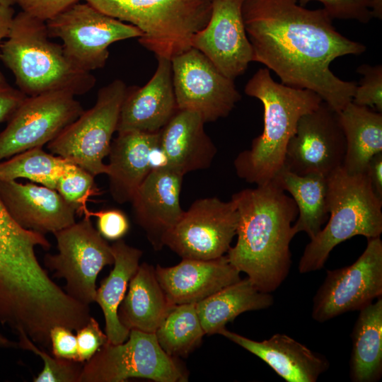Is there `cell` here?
Here are the masks:
<instances>
[{
	"label": "cell",
	"mask_w": 382,
	"mask_h": 382,
	"mask_svg": "<svg viewBox=\"0 0 382 382\" xmlns=\"http://www.w3.org/2000/svg\"><path fill=\"white\" fill-rule=\"evenodd\" d=\"M242 16L253 62L284 85L313 91L337 112L352 102L357 83L340 79L330 66L366 47L340 34L323 8L307 9L297 0H244Z\"/></svg>",
	"instance_id": "1"
},
{
	"label": "cell",
	"mask_w": 382,
	"mask_h": 382,
	"mask_svg": "<svg viewBox=\"0 0 382 382\" xmlns=\"http://www.w3.org/2000/svg\"><path fill=\"white\" fill-rule=\"evenodd\" d=\"M231 199L238 214V238L226 256L260 291L271 293L289 273L296 204L274 180L241 190Z\"/></svg>",
	"instance_id": "2"
},
{
	"label": "cell",
	"mask_w": 382,
	"mask_h": 382,
	"mask_svg": "<svg viewBox=\"0 0 382 382\" xmlns=\"http://www.w3.org/2000/svg\"><path fill=\"white\" fill-rule=\"evenodd\" d=\"M245 93L262 103L264 127L250 149L237 156L234 167L239 178L259 185L272 180L282 169L288 142L300 117L323 100L311 90L276 82L267 68L257 70L246 83Z\"/></svg>",
	"instance_id": "3"
},
{
	"label": "cell",
	"mask_w": 382,
	"mask_h": 382,
	"mask_svg": "<svg viewBox=\"0 0 382 382\" xmlns=\"http://www.w3.org/2000/svg\"><path fill=\"white\" fill-rule=\"evenodd\" d=\"M6 38L0 59L27 96L55 91L79 96L95 86L91 72L76 66L62 46L50 40L46 22L22 11L13 16Z\"/></svg>",
	"instance_id": "4"
},
{
	"label": "cell",
	"mask_w": 382,
	"mask_h": 382,
	"mask_svg": "<svg viewBox=\"0 0 382 382\" xmlns=\"http://www.w3.org/2000/svg\"><path fill=\"white\" fill-rule=\"evenodd\" d=\"M327 208L323 228L306 245L299 262L301 274L322 269L332 249L356 236L367 239L382 233V199L366 174H350L342 166L327 176Z\"/></svg>",
	"instance_id": "5"
},
{
	"label": "cell",
	"mask_w": 382,
	"mask_h": 382,
	"mask_svg": "<svg viewBox=\"0 0 382 382\" xmlns=\"http://www.w3.org/2000/svg\"><path fill=\"white\" fill-rule=\"evenodd\" d=\"M102 13L137 27L139 43L156 57L171 60L191 47L207 24L212 0H85Z\"/></svg>",
	"instance_id": "6"
},
{
	"label": "cell",
	"mask_w": 382,
	"mask_h": 382,
	"mask_svg": "<svg viewBox=\"0 0 382 382\" xmlns=\"http://www.w3.org/2000/svg\"><path fill=\"white\" fill-rule=\"evenodd\" d=\"M188 373L167 354L155 333L130 330L126 341L107 342L83 363L79 382H124L131 378L156 382H184Z\"/></svg>",
	"instance_id": "7"
},
{
	"label": "cell",
	"mask_w": 382,
	"mask_h": 382,
	"mask_svg": "<svg viewBox=\"0 0 382 382\" xmlns=\"http://www.w3.org/2000/svg\"><path fill=\"white\" fill-rule=\"evenodd\" d=\"M127 87L116 79L101 88L93 107L84 110L47 144L51 154L84 168L92 175L107 174L103 158L109 154Z\"/></svg>",
	"instance_id": "8"
},
{
	"label": "cell",
	"mask_w": 382,
	"mask_h": 382,
	"mask_svg": "<svg viewBox=\"0 0 382 382\" xmlns=\"http://www.w3.org/2000/svg\"><path fill=\"white\" fill-rule=\"evenodd\" d=\"M46 25L50 37L62 40L66 57L88 72L105 65L111 44L142 36L137 27L109 16L87 2L72 5L46 21Z\"/></svg>",
	"instance_id": "9"
},
{
	"label": "cell",
	"mask_w": 382,
	"mask_h": 382,
	"mask_svg": "<svg viewBox=\"0 0 382 382\" xmlns=\"http://www.w3.org/2000/svg\"><path fill=\"white\" fill-rule=\"evenodd\" d=\"M54 234L58 253L47 254L45 264L55 277L65 279L69 296L88 306L95 301L98 274L105 266L114 264L111 246L86 216Z\"/></svg>",
	"instance_id": "10"
},
{
	"label": "cell",
	"mask_w": 382,
	"mask_h": 382,
	"mask_svg": "<svg viewBox=\"0 0 382 382\" xmlns=\"http://www.w3.org/2000/svg\"><path fill=\"white\" fill-rule=\"evenodd\" d=\"M238 214L235 202L217 197L195 201L164 236L163 245L182 258L212 260L224 255L236 235Z\"/></svg>",
	"instance_id": "11"
},
{
	"label": "cell",
	"mask_w": 382,
	"mask_h": 382,
	"mask_svg": "<svg viewBox=\"0 0 382 382\" xmlns=\"http://www.w3.org/2000/svg\"><path fill=\"white\" fill-rule=\"evenodd\" d=\"M363 253L352 265L328 270L313 299L311 316L324 323L360 311L382 296V241L369 238Z\"/></svg>",
	"instance_id": "12"
},
{
	"label": "cell",
	"mask_w": 382,
	"mask_h": 382,
	"mask_svg": "<svg viewBox=\"0 0 382 382\" xmlns=\"http://www.w3.org/2000/svg\"><path fill=\"white\" fill-rule=\"evenodd\" d=\"M170 61L178 110L195 112L206 123L227 117L240 100L233 80L196 48L190 47Z\"/></svg>",
	"instance_id": "13"
},
{
	"label": "cell",
	"mask_w": 382,
	"mask_h": 382,
	"mask_svg": "<svg viewBox=\"0 0 382 382\" xmlns=\"http://www.w3.org/2000/svg\"><path fill=\"white\" fill-rule=\"evenodd\" d=\"M83 111L68 92L27 96L0 133V161L48 144Z\"/></svg>",
	"instance_id": "14"
},
{
	"label": "cell",
	"mask_w": 382,
	"mask_h": 382,
	"mask_svg": "<svg viewBox=\"0 0 382 382\" xmlns=\"http://www.w3.org/2000/svg\"><path fill=\"white\" fill-rule=\"evenodd\" d=\"M345 151L338 112L322 101L300 117L286 146L284 168L301 175L328 176L342 166Z\"/></svg>",
	"instance_id": "15"
},
{
	"label": "cell",
	"mask_w": 382,
	"mask_h": 382,
	"mask_svg": "<svg viewBox=\"0 0 382 382\" xmlns=\"http://www.w3.org/2000/svg\"><path fill=\"white\" fill-rule=\"evenodd\" d=\"M244 0H212L206 26L192 38L191 47L203 53L226 77L234 80L253 62L242 5Z\"/></svg>",
	"instance_id": "16"
},
{
	"label": "cell",
	"mask_w": 382,
	"mask_h": 382,
	"mask_svg": "<svg viewBox=\"0 0 382 382\" xmlns=\"http://www.w3.org/2000/svg\"><path fill=\"white\" fill-rule=\"evenodd\" d=\"M183 175L164 164L155 166L139 185L131 202L135 219L156 250L184 211L180 203Z\"/></svg>",
	"instance_id": "17"
},
{
	"label": "cell",
	"mask_w": 382,
	"mask_h": 382,
	"mask_svg": "<svg viewBox=\"0 0 382 382\" xmlns=\"http://www.w3.org/2000/svg\"><path fill=\"white\" fill-rule=\"evenodd\" d=\"M0 199L22 228L42 234L74 224L76 210L54 189L16 180H0Z\"/></svg>",
	"instance_id": "18"
},
{
	"label": "cell",
	"mask_w": 382,
	"mask_h": 382,
	"mask_svg": "<svg viewBox=\"0 0 382 382\" xmlns=\"http://www.w3.org/2000/svg\"><path fill=\"white\" fill-rule=\"evenodd\" d=\"M156 70L142 87L127 88L122 102L117 133L160 131L178 110L170 59L157 57Z\"/></svg>",
	"instance_id": "19"
},
{
	"label": "cell",
	"mask_w": 382,
	"mask_h": 382,
	"mask_svg": "<svg viewBox=\"0 0 382 382\" xmlns=\"http://www.w3.org/2000/svg\"><path fill=\"white\" fill-rule=\"evenodd\" d=\"M155 273L174 305L197 303L241 279L240 272L226 255L207 260L183 258L172 267L158 265Z\"/></svg>",
	"instance_id": "20"
},
{
	"label": "cell",
	"mask_w": 382,
	"mask_h": 382,
	"mask_svg": "<svg viewBox=\"0 0 382 382\" xmlns=\"http://www.w3.org/2000/svg\"><path fill=\"white\" fill-rule=\"evenodd\" d=\"M264 361L287 382H316L329 369V361L291 337L276 333L255 341L226 328L219 333Z\"/></svg>",
	"instance_id": "21"
},
{
	"label": "cell",
	"mask_w": 382,
	"mask_h": 382,
	"mask_svg": "<svg viewBox=\"0 0 382 382\" xmlns=\"http://www.w3.org/2000/svg\"><path fill=\"white\" fill-rule=\"evenodd\" d=\"M160 131L118 133L111 143L108 173L110 192L119 204L131 202L137 190L154 166L153 156L158 150Z\"/></svg>",
	"instance_id": "22"
},
{
	"label": "cell",
	"mask_w": 382,
	"mask_h": 382,
	"mask_svg": "<svg viewBox=\"0 0 382 382\" xmlns=\"http://www.w3.org/2000/svg\"><path fill=\"white\" fill-rule=\"evenodd\" d=\"M204 123L198 113L178 110L160 130L163 164L183 175L209 168L216 149L204 131Z\"/></svg>",
	"instance_id": "23"
},
{
	"label": "cell",
	"mask_w": 382,
	"mask_h": 382,
	"mask_svg": "<svg viewBox=\"0 0 382 382\" xmlns=\"http://www.w3.org/2000/svg\"><path fill=\"white\" fill-rule=\"evenodd\" d=\"M128 286L118 308L120 323L129 330L155 333L175 306L158 283L155 268L146 262L139 265Z\"/></svg>",
	"instance_id": "24"
},
{
	"label": "cell",
	"mask_w": 382,
	"mask_h": 382,
	"mask_svg": "<svg viewBox=\"0 0 382 382\" xmlns=\"http://www.w3.org/2000/svg\"><path fill=\"white\" fill-rule=\"evenodd\" d=\"M111 248L114 267L96 290L95 301L104 315L108 342L116 345L126 341L129 335L130 330L120 323L117 312L129 282L139 265L142 252L120 239L114 243Z\"/></svg>",
	"instance_id": "25"
},
{
	"label": "cell",
	"mask_w": 382,
	"mask_h": 382,
	"mask_svg": "<svg viewBox=\"0 0 382 382\" xmlns=\"http://www.w3.org/2000/svg\"><path fill=\"white\" fill-rule=\"evenodd\" d=\"M273 302L270 293L260 291L247 277L197 303L196 308L204 333L214 335L241 313L267 308Z\"/></svg>",
	"instance_id": "26"
},
{
	"label": "cell",
	"mask_w": 382,
	"mask_h": 382,
	"mask_svg": "<svg viewBox=\"0 0 382 382\" xmlns=\"http://www.w3.org/2000/svg\"><path fill=\"white\" fill-rule=\"evenodd\" d=\"M338 117L346 140L342 167L350 174L364 173L371 158L382 152V113L350 102Z\"/></svg>",
	"instance_id": "27"
},
{
	"label": "cell",
	"mask_w": 382,
	"mask_h": 382,
	"mask_svg": "<svg viewBox=\"0 0 382 382\" xmlns=\"http://www.w3.org/2000/svg\"><path fill=\"white\" fill-rule=\"evenodd\" d=\"M359 311L351 333L349 377L376 382L382 376V296Z\"/></svg>",
	"instance_id": "28"
},
{
	"label": "cell",
	"mask_w": 382,
	"mask_h": 382,
	"mask_svg": "<svg viewBox=\"0 0 382 382\" xmlns=\"http://www.w3.org/2000/svg\"><path fill=\"white\" fill-rule=\"evenodd\" d=\"M290 194L298 209V218L293 228L296 234L305 232L310 239L321 230L327 219V176L312 173L298 175L285 168L272 180Z\"/></svg>",
	"instance_id": "29"
},
{
	"label": "cell",
	"mask_w": 382,
	"mask_h": 382,
	"mask_svg": "<svg viewBox=\"0 0 382 382\" xmlns=\"http://www.w3.org/2000/svg\"><path fill=\"white\" fill-rule=\"evenodd\" d=\"M155 335L163 350L172 357H186L202 342L205 335L196 303L175 305Z\"/></svg>",
	"instance_id": "30"
},
{
	"label": "cell",
	"mask_w": 382,
	"mask_h": 382,
	"mask_svg": "<svg viewBox=\"0 0 382 382\" xmlns=\"http://www.w3.org/2000/svg\"><path fill=\"white\" fill-rule=\"evenodd\" d=\"M69 161L35 147L0 162V180L23 178L54 189Z\"/></svg>",
	"instance_id": "31"
},
{
	"label": "cell",
	"mask_w": 382,
	"mask_h": 382,
	"mask_svg": "<svg viewBox=\"0 0 382 382\" xmlns=\"http://www.w3.org/2000/svg\"><path fill=\"white\" fill-rule=\"evenodd\" d=\"M55 190L61 196L74 208L76 213L86 214L88 198L99 194L94 175L70 162L59 177Z\"/></svg>",
	"instance_id": "32"
},
{
	"label": "cell",
	"mask_w": 382,
	"mask_h": 382,
	"mask_svg": "<svg viewBox=\"0 0 382 382\" xmlns=\"http://www.w3.org/2000/svg\"><path fill=\"white\" fill-rule=\"evenodd\" d=\"M18 347L31 351L44 362L42 371L33 380L35 382H79L82 363L52 357L36 347L29 337L23 333L18 335Z\"/></svg>",
	"instance_id": "33"
},
{
	"label": "cell",
	"mask_w": 382,
	"mask_h": 382,
	"mask_svg": "<svg viewBox=\"0 0 382 382\" xmlns=\"http://www.w3.org/2000/svg\"><path fill=\"white\" fill-rule=\"evenodd\" d=\"M357 71L362 77L357 85L352 102L382 112V66L364 64Z\"/></svg>",
	"instance_id": "34"
},
{
	"label": "cell",
	"mask_w": 382,
	"mask_h": 382,
	"mask_svg": "<svg viewBox=\"0 0 382 382\" xmlns=\"http://www.w3.org/2000/svg\"><path fill=\"white\" fill-rule=\"evenodd\" d=\"M311 1H317L332 19L353 20L367 23L373 18L371 0H297L303 6Z\"/></svg>",
	"instance_id": "35"
},
{
	"label": "cell",
	"mask_w": 382,
	"mask_h": 382,
	"mask_svg": "<svg viewBox=\"0 0 382 382\" xmlns=\"http://www.w3.org/2000/svg\"><path fill=\"white\" fill-rule=\"evenodd\" d=\"M76 331L77 361L83 364L108 342V337L97 320L91 316L87 323Z\"/></svg>",
	"instance_id": "36"
},
{
	"label": "cell",
	"mask_w": 382,
	"mask_h": 382,
	"mask_svg": "<svg viewBox=\"0 0 382 382\" xmlns=\"http://www.w3.org/2000/svg\"><path fill=\"white\" fill-rule=\"evenodd\" d=\"M86 216L98 218V231L106 239L117 241L128 231L129 224L125 214L119 209H112L97 212H88Z\"/></svg>",
	"instance_id": "37"
},
{
	"label": "cell",
	"mask_w": 382,
	"mask_h": 382,
	"mask_svg": "<svg viewBox=\"0 0 382 382\" xmlns=\"http://www.w3.org/2000/svg\"><path fill=\"white\" fill-rule=\"evenodd\" d=\"M80 0H18L23 11L42 21H47Z\"/></svg>",
	"instance_id": "38"
},
{
	"label": "cell",
	"mask_w": 382,
	"mask_h": 382,
	"mask_svg": "<svg viewBox=\"0 0 382 382\" xmlns=\"http://www.w3.org/2000/svg\"><path fill=\"white\" fill-rule=\"evenodd\" d=\"M50 344L55 357L77 361V340L71 329L62 325L53 327L50 330Z\"/></svg>",
	"instance_id": "39"
},
{
	"label": "cell",
	"mask_w": 382,
	"mask_h": 382,
	"mask_svg": "<svg viewBox=\"0 0 382 382\" xmlns=\"http://www.w3.org/2000/svg\"><path fill=\"white\" fill-rule=\"evenodd\" d=\"M26 97L6 81L0 82V123L8 121Z\"/></svg>",
	"instance_id": "40"
},
{
	"label": "cell",
	"mask_w": 382,
	"mask_h": 382,
	"mask_svg": "<svg viewBox=\"0 0 382 382\" xmlns=\"http://www.w3.org/2000/svg\"><path fill=\"white\" fill-rule=\"evenodd\" d=\"M366 173L375 194L382 199V152L374 155L371 158Z\"/></svg>",
	"instance_id": "41"
},
{
	"label": "cell",
	"mask_w": 382,
	"mask_h": 382,
	"mask_svg": "<svg viewBox=\"0 0 382 382\" xmlns=\"http://www.w3.org/2000/svg\"><path fill=\"white\" fill-rule=\"evenodd\" d=\"M13 16L14 10L11 6L0 5V46L2 40L7 36ZM4 81L5 78L0 71V82Z\"/></svg>",
	"instance_id": "42"
},
{
	"label": "cell",
	"mask_w": 382,
	"mask_h": 382,
	"mask_svg": "<svg viewBox=\"0 0 382 382\" xmlns=\"http://www.w3.org/2000/svg\"><path fill=\"white\" fill-rule=\"evenodd\" d=\"M371 11L374 18H382V0H371Z\"/></svg>",
	"instance_id": "43"
},
{
	"label": "cell",
	"mask_w": 382,
	"mask_h": 382,
	"mask_svg": "<svg viewBox=\"0 0 382 382\" xmlns=\"http://www.w3.org/2000/svg\"><path fill=\"white\" fill-rule=\"evenodd\" d=\"M18 344L16 342L9 340L8 338L4 337L0 333V347L1 348H9V347H17Z\"/></svg>",
	"instance_id": "44"
},
{
	"label": "cell",
	"mask_w": 382,
	"mask_h": 382,
	"mask_svg": "<svg viewBox=\"0 0 382 382\" xmlns=\"http://www.w3.org/2000/svg\"><path fill=\"white\" fill-rule=\"evenodd\" d=\"M18 0H0V5L6 6H11L17 3Z\"/></svg>",
	"instance_id": "45"
}]
</instances>
